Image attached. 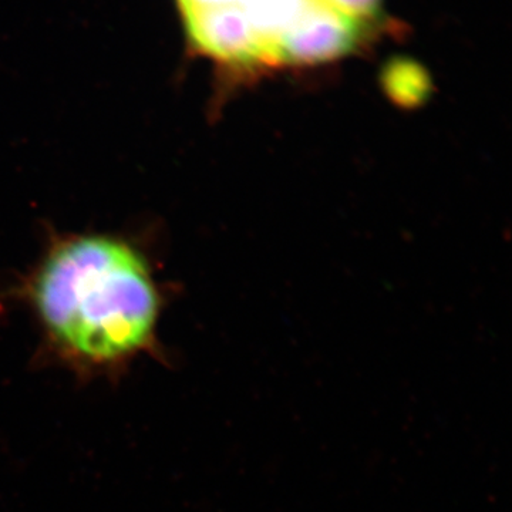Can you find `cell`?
<instances>
[{
	"label": "cell",
	"mask_w": 512,
	"mask_h": 512,
	"mask_svg": "<svg viewBox=\"0 0 512 512\" xmlns=\"http://www.w3.org/2000/svg\"><path fill=\"white\" fill-rule=\"evenodd\" d=\"M18 296L50 350L79 369H117L157 346L160 281L147 252L121 235L52 239Z\"/></svg>",
	"instance_id": "cell-1"
},
{
	"label": "cell",
	"mask_w": 512,
	"mask_h": 512,
	"mask_svg": "<svg viewBox=\"0 0 512 512\" xmlns=\"http://www.w3.org/2000/svg\"><path fill=\"white\" fill-rule=\"evenodd\" d=\"M185 40L249 55V73L284 69V49L299 20L333 0H175Z\"/></svg>",
	"instance_id": "cell-2"
}]
</instances>
